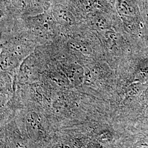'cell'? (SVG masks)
<instances>
[{
  "label": "cell",
  "instance_id": "6da1fadb",
  "mask_svg": "<svg viewBox=\"0 0 148 148\" xmlns=\"http://www.w3.org/2000/svg\"><path fill=\"white\" fill-rule=\"evenodd\" d=\"M133 148H148V143L144 141H140L134 145Z\"/></svg>",
  "mask_w": 148,
  "mask_h": 148
}]
</instances>
